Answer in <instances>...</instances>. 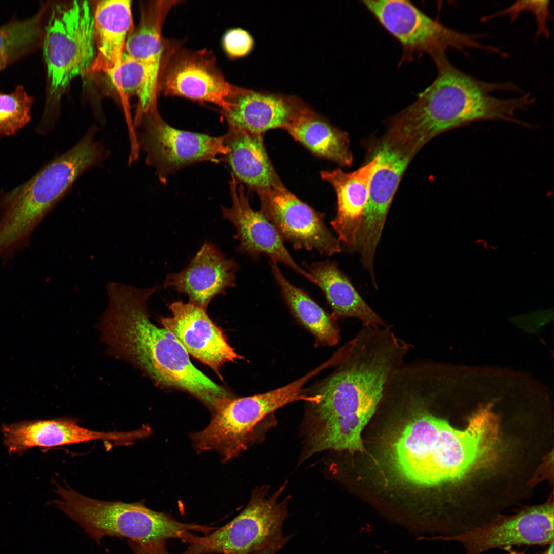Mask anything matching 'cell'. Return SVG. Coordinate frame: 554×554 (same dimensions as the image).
Listing matches in <instances>:
<instances>
[{
	"label": "cell",
	"mask_w": 554,
	"mask_h": 554,
	"mask_svg": "<svg viewBox=\"0 0 554 554\" xmlns=\"http://www.w3.org/2000/svg\"><path fill=\"white\" fill-rule=\"evenodd\" d=\"M346 344L345 354L332 372L303 389L320 395L318 402H307L304 421L305 443L316 451L348 447L360 441L389 377L412 347L391 326H363Z\"/></svg>",
	"instance_id": "obj_1"
},
{
	"label": "cell",
	"mask_w": 554,
	"mask_h": 554,
	"mask_svg": "<svg viewBox=\"0 0 554 554\" xmlns=\"http://www.w3.org/2000/svg\"><path fill=\"white\" fill-rule=\"evenodd\" d=\"M106 289L108 305L100 329L111 355L130 362L160 387L191 394L213 412L232 398L193 365L171 332L150 321L147 302L157 287L141 288L111 282Z\"/></svg>",
	"instance_id": "obj_2"
},
{
	"label": "cell",
	"mask_w": 554,
	"mask_h": 554,
	"mask_svg": "<svg viewBox=\"0 0 554 554\" xmlns=\"http://www.w3.org/2000/svg\"><path fill=\"white\" fill-rule=\"evenodd\" d=\"M432 59L438 71L436 79L414 103L394 116L387 131L400 147L416 155L436 136L476 121L500 120L526 126L516 115L534 102L531 94L496 97L492 93L497 91L521 90L511 82L473 77L453 66L445 54Z\"/></svg>",
	"instance_id": "obj_3"
},
{
	"label": "cell",
	"mask_w": 554,
	"mask_h": 554,
	"mask_svg": "<svg viewBox=\"0 0 554 554\" xmlns=\"http://www.w3.org/2000/svg\"><path fill=\"white\" fill-rule=\"evenodd\" d=\"M93 125L72 148L42 167L28 181L0 193V260H8L29 245L39 224L86 170L108 152L95 139Z\"/></svg>",
	"instance_id": "obj_4"
},
{
	"label": "cell",
	"mask_w": 554,
	"mask_h": 554,
	"mask_svg": "<svg viewBox=\"0 0 554 554\" xmlns=\"http://www.w3.org/2000/svg\"><path fill=\"white\" fill-rule=\"evenodd\" d=\"M486 450L484 433L476 424L460 430L420 411L404 428L393 453L396 468L405 480L430 487L456 481L479 468Z\"/></svg>",
	"instance_id": "obj_5"
},
{
	"label": "cell",
	"mask_w": 554,
	"mask_h": 554,
	"mask_svg": "<svg viewBox=\"0 0 554 554\" xmlns=\"http://www.w3.org/2000/svg\"><path fill=\"white\" fill-rule=\"evenodd\" d=\"M41 47L47 94L40 121L55 125L58 101L75 78L91 72L96 58L94 7L89 1L48 3Z\"/></svg>",
	"instance_id": "obj_6"
},
{
	"label": "cell",
	"mask_w": 554,
	"mask_h": 554,
	"mask_svg": "<svg viewBox=\"0 0 554 554\" xmlns=\"http://www.w3.org/2000/svg\"><path fill=\"white\" fill-rule=\"evenodd\" d=\"M59 496L52 505L78 524L100 544L105 536L128 539L145 544L179 539L185 543L193 532L208 533L211 527L184 523L171 516L147 507L143 502L104 501L78 493L71 488L56 485Z\"/></svg>",
	"instance_id": "obj_7"
},
{
	"label": "cell",
	"mask_w": 554,
	"mask_h": 554,
	"mask_svg": "<svg viewBox=\"0 0 554 554\" xmlns=\"http://www.w3.org/2000/svg\"><path fill=\"white\" fill-rule=\"evenodd\" d=\"M284 488L272 495L267 486L256 489L241 513L207 534H194L181 554H254L273 545H285L291 538L283 532L289 499L278 501Z\"/></svg>",
	"instance_id": "obj_8"
},
{
	"label": "cell",
	"mask_w": 554,
	"mask_h": 554,
	"mask_svg": "<svg viewBox=\"0 0 554 554\" xmlns=\"http://www.w3.org/2000/svg\"><path fill=\"white\" fill-rule=\"evenodd\" d=\"M294 389L286 385L265 393L230 398L214 412L209 425L193 433L198 451L215 450L226 461L238 456L263 437L267 423H275L274 412L295 400Z\"/></svg>",
	"instance_id": "obj_9"
},
{
	"label": "cell",
	"mask_w": 554,
	"mask_h": 554,
	"mask_svg": "<svg viewBox=\"0 0 554 554\" xmlns=\"http://www.w3.org/2000/svg\"><path fill=\"white\" fill-rule=\"evenodd\" d=\"M363 4L402 45L403 60L426 53L432 58L451 48L462 52L478 49L498 53L496 47L479 42L480 35L458 32L433 19L404 0H368Z\"/></svg>",
	"instance_id": "obj_10"
},
{
	"label": "cell",
	"mask_w": 554,
	"mask_h": 554,
	"mask_svg": "<svg viewBox=\"0 0 554 554\" xmlns=\"http://www.w3.org/2000/svg\"><path fill=\"white\" fill-rule=\"evenodd\" d=\"M137 128L138 145L146 153V164L155 169L163 184L184 167L203 161H217V156L228 153L224 136L175 129L165 122L157 109L143 115L135 127Z\"/></svg>",
	"instance_id": "obj_11"
},
{
	"label": "cell",
	"mask_w": 554,
	"mask_h": 554,
	"mask_svg": "<svg viewBox=\"0 0 554 554\" xmlns=\"http://www.w3.org/2000/svg\"><path fill=\"white\" fill-rule=\"evenodd\" d=\"M245 89L225 78L213 54L207 50H171L164 57L159 91L165 95L211 103L228 111Z\"/></svg>",
	"instance_id": "obj_12"
},
{
	"label": "cell",
	"mask_w": 554,
	"mask_h": 554,
	"mask_svg": "<svg viewBox=\"0 0 554 554\" xmlns=\"http://www.w3.org/2000/svg\"><path fill=\"white\" fill-rule=\"evenodd\" d=\"M260 211L283 241L295 249L316 251L330 256L341 251V243L326 226L325 215L290 192L281 180L256 192Z\"/></svg>",
	"instance_id": "obj_13"
},
{
	"label": "cell",
	"mask_w": 554,
	"mask_h": 554,
	"mask_svg": "<svg viewBox=\"0 0 554 554\" xmlns=\"http://www.w3.org/2000/svg\"><path fill=\"white\" fill-rule=\"evenodd\" d=\"M553 504L548 502L512 515H500L460 534L423 539L456 542L463 548L464 554H482L498 548L549 544L553 542Z\"/></svg>",
	"instance_id": "obj_14"
},
{
	"label": "cell",
	"mask_w": 554,
	"mask_h": 554,
	"mask_svg": "<svg viewBox=\"0 0 554 554\" xmlns=\"http://www.w3.org/2000/svg\"><path fill=\"white\" fill-rule=\"evenodd\" d=\"M374 154L378 162L353 249L359 253L363 266L370 275L374 274L375 252L389 209L403 174L413 157L384 138Z\"/></svg>",
	"instance_id": "obj_15"
},
{
	"label": "cell",
	"mask_w": 554,
	"mask_h": 554,
	"mask_svg": "<svg viewBox=\"0 0 554 554\" xmlns=\"http://www.w3.org/2000/svg\"><path fill=\"white\" fill-rule=\"evenodd\" d=\"M229 187L232 205L230 207L221 206V210L223 218L236 229L234 238L239 241L237 251L254 260L265 255L271 261L284 264L314 283L311 274L291 256L273 225L260 211L251 207L243 185L232 174Z\"/></svg>",
	"instance_id": "obj_16"
},
{
	"label": "cell",
	"mask_w": 554,
	"mask_h": 554,
	"mask_svg": "<svg viewBox=\"0 0 554 554\" xmlns=\"http://www.w3.org/2000/svg\"><path fill=\"white\" fill-rule=\"evenodd\" d=\"M172 315L161 319L188 354L210 367L222 378L219 370L228 362L243 359L228 344L225 335L208 316L206 310L191 303L178 301L168 305Z\"/></svg>",
	"instance_id": "obj_17"
},
{
	"label": "cell",
	"mask_w": 554,
	"mask_h": 554,
	"mask_svg": "<svg viewBox=\"0 0 554 554\" xmlns=\"http://www.w3.org/2000/svg\"><path fill=\"white\" fill-rule=\"evenodd\" d=\"M238 263L227 258L212 243L205 241L187 266L167 275L163 286L186 295L189 303L206 310L216 296L236 286Z\"/></svg>",
	"instance_id": "obj_18"
},
{
	"label": "cell",
	"mask_w": 554,
	"mask_h": 554,
	"mask_svg": "<svg viewBox=\"0 0 554 554\" xmlns=\"http://www.w3.org/2000/svg\"><path fill=\"white\" fill-rule=\"evenodd\" d=\"M2 432L4 445L11 454H22L35 447H52L96 440L128 444L133 438L131 431H94L79 426L77 421L69 418L4 424Z\"/></svg>",
	"instance_id": "obj_19"
},
{
	"label": "cell",
	"mask_w": 554,
	"mask_h": 554,
	"mask_svg": "<svg viewBox=\"0 0 554 554\" xmlns=\"http://www.w3.org/2000/svg\"><path fill=\"white\" fill-rule=\"evenodd\" d=\"M378 162V157L374 154L370 162L351 172L339 168L320 172L321 178L333 187L336 194V214L330 224L340 243L349 251L353 252Z\"/></svg>",
	"instance_id": "obj_20"
},
{
	"label": "cell",
	"mask_w": 554,
	"mask_h": 554,
	"mask_svg": "<svg viewBox=\"0 0 554 554\" xmlns=\"http://www.w3.org/2000/svg\"><path fill=\"white\" fill-rule=\"evenodd\" d=\"M232 102L228 111L222 110L228 127L258 134L283 129L304 104L295 98L247 89Z\"/></svg>",
	"instance_id": "obj_21"
},
{
	"label": "cell",
	"mask_w": 554,
	"mask_h": 554,
	"mask_svg": "<svg viewBox=\"0 0 554 554\" xmlns=\"http://www.w3.org/2000/svg\"><path fill=\"white\" fill-rule=\"evenodd\" d=\"M224 142L228 149L226 160L239 183L257 192L280 180L267 154L263 134L228 127Z\"/></svg>",
	"instance_id": "obj_22"
},
{
	"label": "cell",
	"mask_w": 554,
	"mask_h": 554,
	"mask_svg": "<svg viewBox=\"0 0 554 554\" xmlns=\"http://www.w3.org/2000/svg\"><path fill=\"white\" fill-rule=\"evenodd\" d=\"M130 0H102L94 7L96 55L91 72L104 73L121 61L127 36L134 27Z\"/></svg>",
	"instance_id": "obj_23"
},
{
	"label": "cell",
	"mask_w": 554,
	"mask_h": 554,
	"mask_svg": "<svg viewBox=\"0 0 554 554\" xmlns=\"http://www.w3.org/2000/svg\"><path fill=\"white\" fill-rule=\"evenodd\" d=\"M314 283L323 292L337 319L354 318L363 326L387 327L390 325L359 294L335 261L327 260L306 264Z\"/></svg>",
	"instance_id": "obj_24"
},
{
	"label": "cell",
	"mask_w": 554,
	"mask_h": 554,
	"mask_svg": "<svg viewBox=\"0 0 554 554\" xmlns=\"http://www.w3.org/2000/svg\"><path fill=\"white\" fill-rule=\"evenodd\" d=\"M312 153L342 166L351 165L348 134L334 127L304 104L283 129Z\"/></svg>",
	"instance_id": "obj_25"
},
{
	"label": "cell",
	"mask_w": 554,
	"mask_h": 554,
	"mask_svg": "<svg viewBox=\"0 0 554 554\" xmlns=\"http://www.w3.org/2000/svg\"><path fill=\"white\" fill-rule=\"evenodd\" d=\"M180 1H141L137 26L129 33L124 52L144 63L152 75L160 79L165 55L162 29L170 10Z\"/></svg>",
	"instance_id": "obj_26"
},
{
	"label": "cell",
	"mask_w": 554,
	"mask_h": 554,
	"mask_svg": "<svg viewBox=\"0 0 554 554\" xmlns=\"http://www.w3.org/2000/svg\"><path fill=\"white\" fill-rule=\"evenodd\" d=\"M269 264L284 301L295 318L314 336L315 346L337 345L341 339L337 320L302 289L290 283L278 263L270 261Z\"/></svg>",
	"instance_id": "obj_27"
},
{
	"label": "cell",
	"mask_w": 554,
	"mask_h": 554,
	"mask_svg": "<svg viewBox=\"0 0 554 554\" xmlns=\"http://www.w3.org/2000/svg\"><path fill=\"white\" fill-rule=\"evenodd\" d=\"M105 74L123 98L137 97L134 122L157 109L159 84L144 63L124 52L120 62Z\"/></svg>",
	"instance_id": "obj_28"
},
{
	"label": "cell",
	"mask_w": 554,
	"mask_h": 554,
	"mask_svg": "<svg viewBox=\"0 0 554 554\" xmlns=\"http://www.w3.org/2000/svg\"><path fill=\"white\" fill-rule=\"evenodd\" d=\"M47 6L42 4L33 16L0 26V71L41 47Z\"/></svg>",
	"instance_id": "obj_29"
},
{
	"label": "cell",
	"mask_w": 554,
	"mask_h": 554,
	"mask_svg": "<svg viewBox=\"0 0 554 554\" xmlns=\"http://www.w3.org/2000/svg\"><path fill=\"white\" fill-rule=\"evenodd\" d=\"M34 101L21 85L10 93L0 92V139L14 135L30 122Z\"/></svg>",
	"instance_id": "obj_30"
},
{
	"label": "cell",
	"mask_w": 554,
	"mask_h": 554,
	"mask_svg": "<svg viewBox=\"0 0 554 554\" xmlns=\"http://www.w3.org/2000/svg\"><path fill=\"white\" fill-rule=\"evenodd\" d=\"M222 44L226 53L230 57L245 56L252 50L253 40L246 31L235 28L228 30L224 35Z\"/></svg>",
	"instance_id": "obj_31"
},
{
	"label": "cell",
	"mask_w": 554,
	"mask_h": 554,
	"mask_svg": "<svg viewBox=\"0 0 554 554\" xmlns=\"http://www.w3.org/2000/svg\"><path fill=\"white\" fill-rule=\"evenodd\" d=\"M165 542L141 544L128 540L133 554H171L167 550Z\"/></svg>",
	"instance_id": "obj_32"
},
{
	"label": "cell",
	"mask_w": 554,
	"mask_h": 554,
	"mask_svg": "<svg viewBox=\"0 0 554 554\" xmlns=\"http://www.w3.org/2000/svg\"><path fill=\"white\" fill-rule=\"evenodd\" d=\"M553 542H552V543H551L550 544H549V546L548 548L546 549V550L541 554H553ZM504 549L507 550V554H526L523 552L511 550V549H510V547H507Z\"/></svg>",
	"instance_id": "obj_33"
},
{
	"label": "cell",
	"mask_w": 554,
	"mask_h": 554,
	"mask_svg": "<svg viewBox=\"0 0 554 554\" xmlns=\"http://www.w3.org/2000/svg\"><path fill=\"white\" fill-rule=\"evenodd\" d=\"M254 554H276V550L273 548L268 547L257 552Z\"/></svg>",
	"instance_id": "obj_34"
}]
</instances>
